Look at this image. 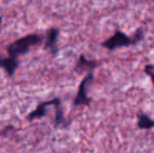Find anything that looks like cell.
Segmentation results:
<instances>
[{"instance_id": "52a82bcc", "label": "cell", "mask_w": 154, "mask_h": 153, "mask_svg": "<svg viewBox=\"0 0 154 153\" xmlns=\"http://www.w3.org/2000/svg\"><path fill=\"white\" fill-rule=\"evenodd\" d=\"M97 65H99V62L97 61H95V60H88L84 55H81L75 66V72H85V70L93 72V69H94Z\"/></svg>"}, {"instance_id": "ba28073f", "label": "cell", "mask_w": 154, "mask_h": 153, "mask_svg": "<svg viewBox=\"0 0 154 153\" xmlns=\"http://www.w3.org/2000/svg\"><path fill=\"white\" fill-rule=\"evenodd\" d=\"M54 125L55 127H66L68 125V122L66 121L64 115V110L62 108V103L59 102L57 105H55V118H54Z\"/></svg>"}, {"instance_id": "8992f818", "label": "cell", "mask_w": 154, "mask_h": 153, "mask_svg": "<svg viewBox=\"0 0 154 153\" xmlns=\"http://www.w3.org/2000/svg\"><path fill=\"white\" fill-rule=\"evenodd\" d=\"M19 66L18 59H14L11 57H2L0 55V67L8 74V77H13L17 72Z\"/></svg>"}, {"instance_id": "6da1fadb", "label": "cell", "mask_w": 154, "mask_h": 153, "mask_svg": "<svg viewBox=\"0 0 154 153\" xmlns=\"http://www.w3.org/2000/svg\"><path fill=\"white\" fill-rule=\"evenodd\" d=\"M44 37L39 34H29L26 36L13 41L11 44L6 46L8 57L18 59L20 56H23L29 51V49L34 46L39 45L43 41Z\"/></svg>"}, {"instance_id": "5b68a950", "label": "cell", "mask_w": 154, "mask_h": 153, "mask_svg": "<svg viewBox=\"0 0 154 153\" xmlns=\"http://www.w3.org/2000/svg\"><path fill=\"white\" fill-rule=\"evenodd\" d=\"M59 29L57 27H51L46 32V39L44 42V48L48 50L53 56H57L58 54V38H59Z\"/></svg>"}, {"instance_id": "9c48e42d", "label": "cell", "mask_w": 154, "mask_h": 153, "mask_svg": "<svg viewBox=\"0 0 154 153\" xmlns=\"http://www.w3.org/2000/svg\"><path fill=\"white\" fill-rule=\"evenodd\" d=\"M154 127V120L146 113L137 115V128L140 130H149Z\"/></svg>"}, {"instance_id": "3957f363", "label": "cell", "mask_w": 154, "mask_h": 153, "mask_svg": "<svg viewBox=\"0 0 154 153\" xmlns=\"http://www.w3.org/2000/svg\"><path fill=\"white\" fill-rule=\"evenodd\" d=\"M94 76H93V72H88L87 75L83 78L78 88V92L75 94V99H73L72 105L75 107L77 106H89L91 104V98H89L87 94V89L92 83Z\"/></svg>"}, {"instance_id": "7a4b0ae2", "label": "cell", "mask_w": 154, "mask_h": 153, "mask_svg": "<svg viewBox=\"0 0 154 153\" xmlns=\"http://www.w3.org/2000/svg\"><path fill=\"white\" fill-rule=\"evenodd\" d=\"M143 39H144V32L140 27L133 34L132 37H129L122 31L118 29L114 32V34L111 37L102 42L101 45L104 48H107L108 50H114V49L121 48V47H128L135 45L138 42H140Z\"/></svg>"}, {"instance_id": "277c9868", "label": "cell", "mask_w": 154, "mask_h": 153, "mask_svg": "<svg viewBox=\"0 0 154 153\" xmlns=\"http://www.w3.org/2000/svg\"><path fill=\"white\" fill-rule=\"evenodd\" d=\"M59 102H61L59 98H54L51 100H48V101H45V102H42L36 107L34 111L29 112V115L26 116V120L27 121H34V120H37V118H42L46 115L47 113V107L48 106H55L57 105Z\"/></svg>"}, {"instance_id": "30bf717a", "label": "cell", "mask_w": 154, "mask_h": 153, "mask_svg": "<svg viewBox=\"0 0 154 153\" xmlns=\"http://www.w3.org/2000/svg\"><path fill=\"white\" fill-rule=\"evenodd\" d=\"M144 72H146V74L149 76V78L151 79L152 84H153V87H154V65H152V64H147V65H145Z\"/></svg>"}, {"instance_id": "8fae6325", "label": "cell", "mask_w": 154, "mask_h": 153, "mask_svg": "<svg viewBox=\"0 0 154 153\" xmlns=\"http://www.w3.org/2000/svg\"><path fill=\"white\" fill-rule=\"evenodd\" d=\"M1 23H2V18L0 17V27H1Z\"/></svg>"}]
</instances>
